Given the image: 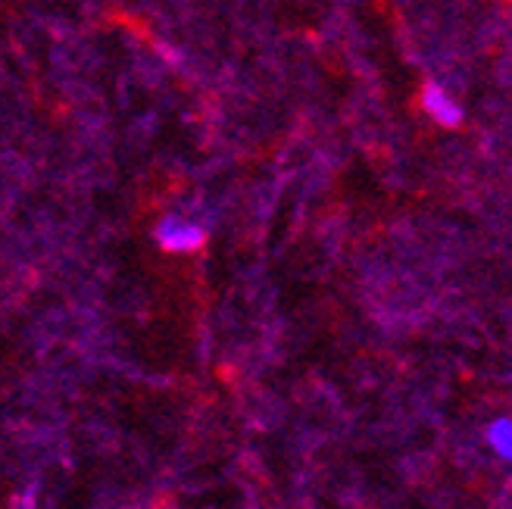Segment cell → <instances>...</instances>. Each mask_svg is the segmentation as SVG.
Instances as JSON below:
<instances>
[{"label":"cell","instance_id":"cell-3","mask_svg":"<svg viewBox=\"0 0 512 509\" xmlns=\"http://www.w3.org/2000/svg\"><path fill=\"white\" fill-rule=\"evenodd\" d=\"M484 441H488L491 453L503 463H512V419L509 416H497L484 428Z\"/></svg>","mask_w":512,"mask_h":509},{"label":"cell","instance_id":"cell-2","mask_svg":"<svg viewBox=\"0 0 512 509\" xmlns=\"http://www.w3.org/2000/svg\"><path fill=\"white\" fill-rule=\"evenodd\" d=\"M422 110L438 122V125H444V129H456L459 122H463V107L456 104L453 100V94L447 91V88H441V85H425L422 88Z\"/></svg>","mask_w":512,"mask_h":509},{"label":"cell","instance_id":"cell-1","mask_svg":"<svg viewBox=\"0 0 512 509\" xmlns=\"http://www.w3.org/2000/svg\"><path fill=\"white\" fill-rule=\"evenodd\" d=\"M153 238H157L160 250L188 257V253H197L203 244H207V228L182 213H169L157 222V228H153Z\"/></svg>","mask_w":512,"mask_h":509}]
</instances>
